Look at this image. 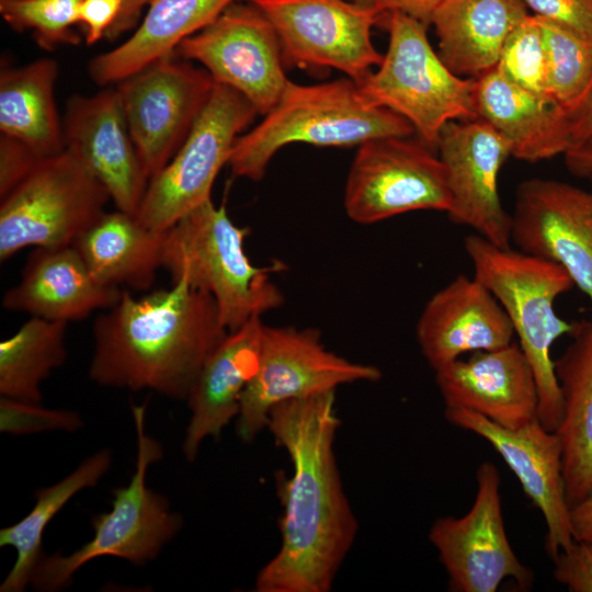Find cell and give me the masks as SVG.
Segmentation results:
<instances>
[{
	"mask_svg": "<svg viewBox=\"0 0 592 592\" xmlns=\"http://www.w3.org/2000/svg\"><path fill=\"white\" fill-rule=\"evenodd\" d=\"M152 0H123L122 13L106 38L113 41L132 30L137 24L143 10L148 8Z\"/></svg>",
	"mask_w": 592,
	"mask_h": 592,
	"instance_id": "cell-43",
	"label": "cell"
},
{
	"mask_svg": "<svg viewBox=\"0 0 592 592\" xmlns=\"http://www.w3.org/2000/svg\"><path fill=\"white\" fill-rule=\"evenodd\" d=\"M214 83L203 67L172 54L115 84L150 179L179 150L208 102Z\"/></svg>",
	"mask_w": 592,
	"mask_h": 592,
	"instance_id": "cell-13",
	"label": "cell"
},
{
	"mask_svg": "<svg viewBox=\"0 0 592 592\" xmlns=\"http://www.w3.org/2000/svg\"><path fill=\"white\" fill-rule=\"evenodd\" d=\"M443 0H379L380 16L388 12L405 13L426 25H430L435 9Z\"/></svg>",
	"mask_w": 592,
	"mask_h": 592,
	"instance_id": "cell-41",
	"label": "cell"
},
{
	"mask_svg": "<svg viewBox=\"0 0 592 592\" xmlns=\"http://www.w3.org/2000/svg\"><path fill=\"white\" fill-rule=\"evenodd\" d=\"M137 432V462L128 486L113 491L110 512L91 520L94 535L70 555L54 554L37 566L31 583L38 591L66 587L87 562L103 556L144 565L160 553L180 530L181 516L168 501L146 485L149 466L162 457L161 445L145 431L146 405H132Z\"/></svg>",
	"mask_w": 592,
	"mask_h": 592,
	"instance_id": "cell-7",
	"label": "cell"
},
{
	"mask_svg": "<svg viewBox=\"0 0 592 592\" xmlns=\"http://www.w3.org/2000/svg\"><path fill=\"white\" fill-rule=\"evenodd\" d=\"M464 246L474 277L503 307L532 367L538 390V420L556 432L562 418V397L550 351L559 337L571 334L576 323L557 316L555 300L574 284L560 265L498 247L477 234L467 237Z\"/></svg>",
	"mask_w": 592,
	"mask_h": 592,
	"instance_id": "cell-4",
	"label": "cell"
},
{
	"mask_svg": "<svg viewBox=\"0 0 592 592\" xmlns=\"http://www.w3.org/2000/svg\"><path fill=\"white\" fill-rule=\"evenodd\" d=\"M435 382L445 408L469 410L508 429L538 419L536 379L519 344L447 363L435 369Z\"/></svg>",
	"mask_w": 592,
	"mask_h": 592,
	"instance_id": "cell-20",
	"label": "cell"
},
{
	"mask_svg": "<svg viewBox=\"0 0 592 592\" xmlns=\"http://www.w3.org/2000/svg\"><path fill=\"white\" fill-rule=\"evenodd\" d=\"M42 159L18 138L0 136V198L20 184Z\"/></svg>",
	"mask_w": 592,
	"mask_h": 592,
	"instance_id": "cell-37",
	"label": "cell"
},
{
	"mask_svg": "<svg viewBox=\"0 0 592 592\" xmlns=\"http://www.w3.org/2000/svg\"><path fill=\"white\" fill-rule=\"evenodd\" d=\"M263 116L234 145L228 164L236 177L260 181L275 153L293 143L358 147L371 139L415 133L405 117L375 104L350 78L317 84L289 80Z\"/></svg>",
	"mask_w": 592,
	"mask_h": 592,
	"instance_id": "cell-3",
	"label": "cell"
},
{
	"mask_svg": "<svg viewBox=\"0 0 592 592\" xmlns=\"http://www.w3.org/2000/svg\"><path fill=\"white\" fill-rule=\"evenodd\" d=\"M351 1L365 8L375 9L379 12L378 10L379 0H351Z\"/></svg>",
	"mask_w": 592,
	"mask_h": 592,
	"instance_id": "cell-45",
	"label": "cell"
},
{
	"mask_svg": "<svg viewBox=\"0 0 592 592\" xmlns=\"http://www.w3.org/2000/svg\"><path fill=\"white\" fill-rule=\"evenodd\" d=\"M58 64L39 58L0 71V132L18 138L39 157L65 150L62 121L55 101Z\"/></svg>",
	"mask_w": 592,
	"mask_h": 592,
	"instance_id": "cell-29",
	"label": "cell"
},
{
	"mask_svg": "<svg viewBox=\"0 0 592 592\" xmlns=\"http://www.w3.org/2000/svg\"><path fill=\"white\" fill-rule=\"evenodd\" d=\"M273 24L285 64L305 69L333 68L356 83L383 60L371 31L375 9L351 0H249Z\"/></svg>",
	"mask_w": 592,
	"mask_h": 592,
	"instance_id": "cell-14",
	"label": "cell"
},
{
	"mask_svg": "<svg viewBox=\"0 0 592 592\" xmlns=\"http://www.w3.org/2000/svg\"><path fill=\"white\" fill-rule=\"evenodd\" d=\"M123 289L99 283L71 246L35 248L20 282L2 297L3 308L53 321H78L105 310Z\"/></svg>",
	"mask_w": 592,
	"mask_h": 592,
	"instance_id": "cell-23",
	"label": "cell"
},
{
	"mask_svg": "<svg viewBox=\"0 0 592 592\" xmlns=\"http://www.w3.org/2000/svg\"><path fill=\"white\" fill-rule=\"evenodd\" d=\"M123 9V0H81L78 26L84 34V42L93 45L106 38L117 22Z\"/></svg>",
	"mask_w": 592,
	"mask_h": 592,
	"instance_id": "cell-39",
	"label": "cell"
},
{
	"mask_svg": "<svg viewBox=\"0 0 592 592\" xmlns=\"http://www.w3.org/2000/svg\"><path fill=\"white\" fill-rule=\"evenodd\" d=\"M573 341L556 360L562 418L556 431L562 446V471L569 505L592 490V323L579 322Z\"/></svg>",
	"mask_w": 592,
	"mask_h": 592,
	"instance_id": "cell-27",
	"label": "cell"
},
{
	"mask_svg": "<svg viewBox=\"0 0 592 592\" xmlns=\"http://www.w3.org/2000/svg\"><path fill=\"white\" fill-rule=\"evenodd\" d=\"M0 260L27 247L71 246L104 213L106 189L68 150L42 158L0 198Z\"/></svg>",
	"mask_w": 592,
	"mask_h": 592,
	"instance_id": "cell-8",
	"label": "cell"
},
{
	"mask_svg": "<svg viewBox=\"0 0 592 592\" xmlns=\"http://www.w3.org/2000/svg\"><path fill=\"white\" fill-rule=\"evenodd\" d=\"M439 152L451 195L448 217L473 228L491 243L509 248L512 217L499 194V174L511 156L506 140L477 117L452 121L441 129Z\"/></svg>",
	"mask_w": 592,
	"mask_h": 592,
	"instance_id": "cell-16",
	"label": "cell"
},
{
	"mask_svg": "<svg viewBox=\"0 0 592 592\" xmlns=\"http://www.w3.org/2000/svg\"><path fill=\"white\" fill-rule=\"evenodd\" d=\"M81 0H0V13L14 30H30L37 44L52 49L62 44H78Z\"/></svg>",
	"mask_w": 592,
	"mask_h": 592,
	"instance_id": "cell-33",
	"label": "cell"
},
{
	"mask_svg": "<svg viewBox=\"0 0 592 592\" xmlns=\"http://www.w3.org/2000/svg\"><path fill=\"white\" fill-rule=\"evenodd\" d=\"M380 378L378 367L328 350L317 329L264 325L259 367L240 401L238 436L252 442L266 430L270 412L278 403Z\"/></svg>",
	"mask_w": 592,
	"mask_h": 592,
	"instance_id": "cell-10",
	"label": "cell"
},
{
	"mask_svg": "<svg viewBox=\"0 0 592 592\" xmlns=\"http://www.w3.org/2000/svg\"><path fill=\"white\" fill-rule=\"evenodd\" d=\"M475 81L477 116L506 140L512 157L537 162L572 147L568 113L551 96L517 84L499 65Z\"/></svg>",
	"mask_w": 592,
	"mask_h": 592,
	"instance_id": "cell-22",
	"label": "cell"
},
{
	"mask_svg": "<svg viewBox=\"0 0 592 592\" xmlns=\"http://www.w3.org/2000/svg\"><path fill=\"white\" fill-rule=\"evenodd\" d=\"M232 88L215 82L208 102L171 160L148 183L138 221L166 231L212 200L214 182L229 163L234 145L258 115Z\"/></svg>",
	"mask_w": 592,
	"mask_h": 592,
	"instance_id": "cell-9",
	"label": "cell"
},
{
	"mask_svg": "<svg viewBox=\"0 0 592 592\" xmlns=\"http://www.w3.org/2000/svg\"><path fill=\"white\" fill-rule=\"evenodd\" d=\"M111 459L110 449H102L88 457L59 482L37 490L36 502L30 513L14 525L0 531V546H11L18 554L13 568L0 587L1 592H21L31 583L43 559L41 546L45 527L76 493L98 483L109 470Z\"/></svg>",
	"mask_w": 592,
	"mask_h": 592,
	"instance_id": "cell-30",
	"label": "cell"
},
{
	"mask_svg": "<svg viewBox=\"0 0 592 592\" xmlns=\"http://www.w3.org/2000/svg\"><path fill=\"white\" fill-rule=\"evenodd\" d=\"M415 333L435 371L464 353L510 344L514 330L494 295L476 277L459 275L429 299Z\"/></svg>",
	"mask_w": 592,
	"mask_h": 592,
	"instance_id": "cell-21",
	"label": "cell"
},
{
	"mask_svg": "<svg viewBox=\"0 0 592 592\" xmlns=\"http://www.w3.org/2000/svg\"><path fill=\"white\" fill-rule=\"evenodd\" d=\"M250 229L236 225L225 204L209 200L164 231L162 267L215 299L228 331L276 309L285 298L272 281L281 270L254 265L244 249Z\"/></svg>",
	"mask_w": 592,
	"mask_h": 592,
	"instance_id": "cell-5",
	"label": "cell"
},
{
	"mask_svg": "<svg viewBox=\"0 0 592 592\" xmlns=\"http://www.w3.org/2000/svg\"><path fill=\"white\" fill-rule=\"evenodd\" d=\"M82 425L80 417L73 411L49 410L41 403H29L1 397V432L26 434L41 431H75Z\"/></svg>",
	"mask_w": 592,
	"mask_h": 592,
	"instance_id": "cell-35",
	"label": "cell"
},
{
	"mask_svg": "<svg viewBox=\"0 0 592 592\" xmlns=\"http://www.w3.org/2000/svg\"><path fill=\"white\" fill-rule=\"evenodd\" d=\"M383 15L387 52L377 70L357 84L375 104L405 117L435 149L445 124L478 117L475 78L460 77L445 65L429 42V25L398 11Z\"/></svg>",
	"mask_w": 592,
	"mask_h": 592,
	"instance_id": "cell-6",
	"label": "cell"
},
{
	"mask_svg": "<svg viewBox=\"0 0 592 592\" xmlns=\"http://www.w3.org/2000/svg\"><path fill=\"white\" fill-rule=\"evenodd\" d=\"M335 391L284 401L266 430L293 471L275 474L283 511L281 545L259 570L257 592H329L358 531L334 454L340 428Z\"/></svg>",
	"mask_w": 592,
	"mask_h": 592,
	"instance_id": "cell-1",
	"label": "cell"
},
{
	"mask_svg": "<svg viewBox=\"0 0 592 592\" xmlns=\"http://www.w3.org/2000/svg\"><path fill=\"white\" fill-rule=\"evenodd\" d=\"M61 121L65 149L106 189L116 209L136 216L150 178L115 86L70 96Z\"/></svg>",
	"mask_w": 592,
	"mask_h": 592,
	"instance_id": "cell-18",
	"label": "cell"
},
{
	"mask_svg": "<svg viewBox=\"0 0 592 592\" xmlns=\"http://www.w3.org/2000/svg\"><path fill=\"white\" fill-rule=\"evenodd\" d=\"M476 477L477 493L470 510L460 517L435 520L429 539L454 591L494 592L506 579L525 590L532 585L533 573L519 560L508 539L498 469L492 463H482Z\"/></svg>",
	"mask_w": 592,
	"mask_h": 592,
	"instance_id": "cell-15",
	"label": "cell"
},
{
	"mask_svg": "<svg viewBox=\"0 0 592 592\" xmlns=\"http://www.w3.org/2000/svg\"><path fill=\"white\" fill-rule=\"evenodd\" d=\"M528 14L524 0H443L430 24L445 65L477 78L498 65L508 36Z\"/></svg>",
	"mask_w": 592,
	"mask_h": 592,
	"instance_id": "cell-25",
	"label": "cell"
},
{
	"mask_svg": "<svg viewBox=\"0 0 592 592\" xmlns=\"http://www.w3.org/2000/svg\"><path fill=\"white\" fill-rule=\"evenodd\" d=\"M536 15L562 24L592 39V0H524Z\"/></svg>",
	"mask_w": 592,
	"mask_h": 592,
	"instance_id": "cell-38",
	"label": "cell"
},
{
	"mask_svg": "<svg viewBox=\"0 0 592 592\" xmlns=\"http://www.w3.org/2000/svg\"><path fill=\"white\" fill-rule=\"evenodd\" d=\"M163 238L164 231L151 230L136 216L116 209L105 212L72 246L102 285L145 291L162 267Z\"/></svg>",
	"mask_w": 592,
	"mask_h": 592,
	"instance_id": "cell-28",
	"label": "cell"
},
{
	"mask_svg": "<svg viewBox=\"0 0 592 592\" xmlns=\"http://www.w3.org/2000/svg\"><path fill=\"white\" fill-rule=\"evenodd\" d=\"M536 16L545 44L547 93L569 113L592 82V39Z\"/></svg>",
	"mask_w": 592,
	"mask_h": 592,
	"instance_id": "cell-32",
	"label": "cell"
},
{
	"mask_svg": "<svg viewBox=\"0 0 592 592\" xmlns=\"http://www.w3.org/2000/svg\"><path fill=\"white\" fill-rule=\"evenodd\" d=\"M498 65L523 88L547 94L546 52L535 14H528L508 36Z\"/></svg>",
	"mask_w": 592,
	"mask_h": 592,
	"instance_id": "cell-34",
	"label": "cell"
},
{
	"mask_svg": "<svg viewBox=\"0 0 592 592\" xmlns=\"http://www.w3.org/2000/svg\"><path fill=\"white\" fill-rule=\"evenodd\" d=\"M174 55L198 64L215 82L242 94L261 115L276 105L289 81L278 35L250 1L229 5L184 39Z\"/></svg>",
	"mask_w": 592,
	"mask_h": 592,
	"instance_id": "cell-12",
	"label": "cell"
},
{
	"mask_svg": "<svg viewBox=\"0 0 592 592\" xmlns=\"http://www.w3.org/2000/svg\"><path fill=\"white\" fill-rule=\"evenodd\" d=\"M554 562L556 581L572 592H592V543L574 540Z\"/></svg>",
	"mask_w": 592,
	"mask_h": 592,
	"instance_id": "cell-36",
	"label": "cell"
},
{
	"mask_svg": "<svg viewBox=\"0 0 592 592\" xmlns=\"http://www.w3.org/2000/svg\"><path fill=\"white\" fill-rule=\"evenodd\" d=\"M445 418L485 439L503 458L545 519L550 557L555 559L570 547L574 538L563 480L562 446L557 432L544 428L538 419L508 429L458 408H445Z\"/></svg>",
	"mask_w": 592,
	"mask_h": 592,
	"instance_id": "cell-19",
	"label": "cell"
},
{
	"mask_svg": "<svg viewBox=\"0 0 592 592\" xmlns=\"http://www.w3.org/2000/svg\"><path fill=\"white\" fill-rule=\"evenodd\" d=\"M570 522L574 540L592 543V490L570 506Z\"/></svg>",
	"mask_w": 592,
	"mask_h": 592,
	"instance_id": "cell-42",
	"label": "cell"
},
{
	"mask_svg": "<svg viewBox=\"0 0 592 592\" xmlns=\"http://www.w3.org/2000/svg\"><path fill=\"white\" fill-rule=\"evenodd\" d=\"M263 329L262 317H254L229 331L203 364L186 398L191 418L183 452L187 460L196 458L205 439H219L238 417L242 394L259 367Z\"/></svg>",
	"mask_w": 592,
	"mask_h": 592,
	"instance_id": "cell-24",
	"label": "cell"
},
{
	"mask_svg": "<svg viewBox=\"0 0 592 592\" xmlns=\"http://www.w3.org/2000/svg\"><path fill=\"white\" fill-rule=\"evenodd\" d=\"M563 156L568 169L573 174L592 178V141L572 147Z\"/></svg>",
	"mask_w": 592,
	"mask_h": 592,
	"instance_id": "cell-44",
	"label": "cell"
},
{
	"mask_svg": "<svg viewBox=\"0 0 592 592\" xmlns=\"http://www.w3.org/2000/svg\"><path fill=\"white\" fill-rule=\"evenodd\" d=\"M240 0H152L133 34L115 48L99 54L88 66L99 86H115L166 56L187 37L210 24Z\"/></svg>",
	"mask_w": 592,
	"mask_h": 592,
	"instance_id": "cell-26",
	"label": "cell"
},
{
	"mask_svg": "<svg viewBox=\"0 0 592 592\" xmlns=\"http://www.w3.org/2000/svg\"><path fill=\"white\" fill-rule=\"evenodd\" d=\"M568 117L572 147L580 146L592 139V82L582 99L568 113Z\"/></svg>",
	"mask_w": 592,
	"mask_h": 592,
	"instance_id": "cell-40",
	"label": "cell"
},
{
	"mask_svg": "<svg viewBox=\"0 0 592 592\" xmlns=\"http://www.w3.org/2000/svg\"><path fill=\"white\" fill-rule=\"evenodd\" d=\"M67 322L31 317L0 343V394L29 403H41L39 385L61 366L67 351Z\"/></svg>",
	"mask_w": 592,
	"mask_h": 592,
	"instance_id": "cell-31",
	"label": "cell"
},
{
	"mask_svg": "<svg viewBox=\"0 0 592 592\" xmlns=\"http://www.w3.org/2000/svg\"><path fill=\"white\" fill-rule=\"evenodd\" d=\"M589 141H592V139H591V140H589Z\"/></svg>",
	"mask_w": 592,
	"mask_h": 592,
	"instance_id": "cell-46",
	"label": "cell"
},
{
	"mask_svg": "<svg viewBox=\"0 0 592 592\" xmlns=\"http://www.w3.org/2000/svg\"><path fill=\"white\" fill-rule=\"evenodd\" d=\"M511 242L560 265L592 303V192L551 180H525L516 189Z\"/></svg>",
	"mask_w": 592,
	"mask_h": 592,
	"instance_id": "cell-17",
	"label": "cell"
},
{
	"mask_svg": "<svg viewBox=\"0 0 592 592\" xmlns=\"http://www.w3.org/2000/svg\"><path fill=\"white\" fill-rule=\"evenodd\" d=\"M92 331L93 382L181 400L229 332L212 295L183 280L140 298L123 289L116 304L95 318Z\"/></svg>",
	"mask_w": 592,
	"mask_h": 592,
	"instance_id": "cell-2",
	"label": "cell"
},
{
	"mask_svg": "<svg viewBox=\"0 0 592 592\" xmlns=\"http://www.w3.org/2000/svg\"><path fill=\"white\" fill-rule=\"evenodd\" d=\"M451 195L434 149L410 136L371 139L357 147L344 190L350 219L375 224L413 210L447 213Z\"/></svg>",
	"mask_w": 592,
	"mask_h": 592,
	"instance_id": "cell-11",
	"label": "cell"
}]
</instances>
